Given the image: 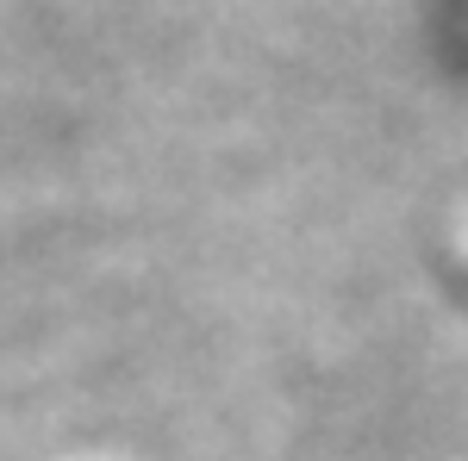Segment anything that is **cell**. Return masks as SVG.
Masks as SVG:
<instances>
[]
</instances>
